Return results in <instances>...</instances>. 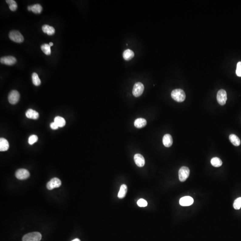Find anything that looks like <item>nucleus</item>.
Returning <instances> with one entry per match:
<instances>
[{
  "label": "nucleus",
  "mask_w": 241,
  "mask_h": 241,
  "mask_svg": "<svg viewBox=\"0 0 241 241\" xmlns=\"http://www.w3.org/2000/svg\"><path fill=\"white\" fill-rule=\"evenodd\" d=\"M127 187L125 184L122 185L120 186V190H119V192H118V198L120 199H122L124 198L126 196V194H127Z\"/></svg>",
  "instance_id": "nucleus-18"
},
{
  "label": "nucleus",
  "mask_w": 241,
  "mask_h": 241,
  "mask_svg": "<svg viewBox=\"0 0 241 241\" xmlns=\"http://www.w3.org/2000/svg\"><path fill=\"white\" fill-rule=\"evenodd\" d=\"M134 160L136 165L138 167H143L145 164L144 157L140 154H136L134 156Z\"/></svg>",
  "instance_id": "nucleus-12"
},
{
  "label": "nucleus",
  "mask_w": 241,
  "mask_h": 241,
  "mask_svg": "<svg viewBox=\"0 0 241 241\" xmlns=\"http://www.w3.org/2000/svg\"><path fill=\"white\" fill-rule=\"evenodd\" d=\"M41 50L47 56L51 55V46L48 44H44L41 46Z\"/></svg>",
  "instance_id": "nucleus-25"
},
{
  "label": "nucleus",
  "mask_w": 241,
  "mask_h": 241,
  "mask_svg": "<svg viewBox=\"0 0 241 241\" xmlns=\"http://www.w3.org/2000/svg\"><path fill=\"white\" fill-rule=\"evenodd\" d=\"M49 45L50 46H53V42H50V43H49Z\"/></svg>",
  "instance_id": "nucleus-33"
},
{
  "label": "nucleus",
  "mask_w": 241,
  "mask_h": 241,
  "mask_svg": "<svg viewBox=\"0 0 241 241\" xmlns=\"http://www.w3.org/2000/svg\"><path fill=\"white\" fill-rule=\"evenodd\" d=\"M234 208L236 210H239L241 208V197H239L234 201Z\"/></svg>",
  "instance_id": "nucleus-27"
},
{
  "label": "nucleus",
  "mask_w": 241,
  "mask_h": 241,
  "mask_svg": "<svg viewBox=\"0 0 241 241\" xmlns=\"http://www.w3.org/2000/svg\"><path fill=\"white\" fill-rule=\"evenodd\" d=\"M72 241H80V240L78 239H75L73 240Z\"/></svg>",
  "instance_id": "nucleus-32"
},
{
  "label": "nucleus",
  "mask_w": 241,
  "mask_h": 241,
  "mask_svg": "<svg viewBox=\"0 0 241 241\" xmlns=\"http://www.w3.org/2000/svg\"><path fill=\"white\" fill-rule=\"evenodd\" d=\"M20 99V94L16 90H12L8 96V100L10 104L15 105L19 102Z\"/></svg>",
  "instance_id": "nucleus-7"
},
{
  "label": "nucleus",
  "mask_w": 241,
  "mask_h": 241,
  "mask_svg": "<svg viewBox=\"0 0 241 241\" xmlns=\"http://www.w3.org/2000/svg\"><path fill=\"white\" fill-rule=\"evenodd\" d=\"M144 86L142 83L137 82L134 84L133 89V94L135 97H138L143 94Z\"/></svg>",
  "instance_id": "nucleus-6"
},
{
  "label": "nucleus",
  "mask_w": 241,
  "mask_h": 241,
  "mask_svg": "<svg viewBox=\"0 0 241 241\" xmlns=\"http://www.w3.org/2000/svg\"><path fill=\"white\" fill-rule=\"evenodd\" d=\"M189 169L188 167L183 166L179 170V178L181 182H185L189 175Z\"/></svg>",
  "instance_id": "nucleus-4"
},
{
  "label": "nucleus",
  "mask_w": 241,
  "mask_h": 241,
  "mask_svg": "<svg viewBox=\"0 0 241 241\" xmlns=\"http://www.w3.org/2000/svg\"><path fill=\"white\" fill-rule=\"evenodd\" d=\"M42 30L44 33H46L48 36H52L55 33V29L53 26L48 25H44L42 26Z\"/></svg>",
  "instance_id": "nucleus-17"
},
{
  "label": "nucleus",
  "mask_w": 241,
  "mask_h": 241,
  "mask_svg": "<svg viewBox=\"0 0 241 241\" xmlns=\"http://www.w3.org/2000/svg\"><path fill=\"white\" fill-rule=\"evenodd\" d=\"M194 200L192 197L185 196L182 197L180 200V204L182 206H188L193 203Z\"/></svg>",
  "instance_id": "nucleus-11"
},
{
  "label": "nucleus",
  "mask_w": 241,
  "mask_h": 241,
  "mask_svg": "<svg viewBox=\"0 0 241 241\" xmlns=\"http://www.w3.org/2000/svg\"><path fill=\"white\" fill-rule=\"evenodd\" d=\"M0 62L2 64L11 66V65H14L17 62V59L15 57L12 56H5L1 58Z\"/></svg>",
  "instance_id": "nucleus-10"
},
{
  "label": "nucleus",
  "mask_w": 241,
  "mask_h": 241,
  "mask_svg": "<svg viewBox=\"0 0 241 241\" xmlns=\"http://www.w3.org/2000/svg\"><path fill=\"white\" fill-rule=\"evenodd\" d=\"M171 96L172 99L178 102H182L185 100L186 95L184 90L181 89H175L172 91Z\"/></svg>",
  "instance_id": "nucleus-1"
},
{
  "label": "nucleus",
  "mask_w": 241,
  "mask_h": 241,
  "mask_svg": "<svg viewBox=\"0 0 241 241\" xmlns=\"http://www.w3.org/2000/svg\"><path fill=\"white\" fill-rule=\"evenodd\" d=\"M54 122H56L59 127H63L66 124L65 119L60 116L56 117L54 119Z\"/></svg>",
  "instance_id": "nucleus-21"
},
{
  "label": "nucleus",
  "mask_w": 241,
  "mask_h": 241,
  "mask_svg": "<svg viewBox=\"0 0 241 241\" xmlns=\"http://www.w3.org/2000/svg\"><path fill=\"white\" fill-rule=\"evenodd\" d=\"M236 75L239 77H241V62H239L237 63V68L236 70Z\"/></svg>",
  "instance_id": "nucleus-30"
},
{
  "label": "nucleus",
  "mask_w": 241,
  "mask_h": 241,
  "mask_svg": "<svg viewBox=\"0 0 241 241\" xmlns=\"http://www.w3.org/2000/svg\"><path fill=\"white\" fill-rule=\"evenodd\" d=\"M137 205L140 207H145L148 205V202L143 199H140L137 201Z\"/></svg>",
  "instance_id": "nucleus-29"
},
{
  "label": "nucleus",
  "mask_w": 241,
  "mask_h": 241,
  "mask_svg": "<svg viewBox=\"0 0 241 241\" xmlns=\"http://www.w3.org/2000/svg\"><path fill=\"white\" fill-rule=\"evenodd\" d=\"M6 3L8 5L9 9L12 11H16L18 5L17 3L14 0H6Z\"/></svg>",
  "instance_id": "nucleus-24"
},
{
  "label": "nucleus",
  "mask_w": 241,
  "mask_h": 241,
  "mask_svg": "<svg viewBox=\"0 0 241 241\" xmlns=\"http://www.w3.org/2000/svg\"><path fill=\"white\" fill-rule=\"evenodd\" d=\"M28 8V10H29V11H31V9H30V6H28V8Z\"/></svg>",
  "instance_id": "nucleus-34"
},
{
  "label": "nucleus",
  "mask_w": 241,
  "mask_h": 241,
  "mask_svg": "<svg viewBox=\"0 0 241 241\" xmlns=\"http://www.w3.org/2000/svg\"><path fill=\"white\" fill-rule=\"evenodd\" d=\"M25 115L27 118L35 119V120L37 119L39 117V114L37 112L32 110V109H29L26 111Z\"/></svg>",
  "instance_id": "nucleus-14"
},
{
  "label": "nucleus",
  "mask_w": 241,
  "mask_h": 241,
  "mask_svg": "<svg viewBox=\"0 0 241 241\" xmlns=\"http://www.w3.org/2000/svg\"><path fill=\"white\" fill-rule=\"evenodd\" d=\"M30 175V172L25 169H20L17 170L15 173L16 178L20 180H25L29 177Z\"/></svg>",
  "instance_id": "nucleus-8"
},
{
  "label": "nucleus",
  "mask_w": 241,
  "mask_h": 241,
  "mask_svg": "<svg viewBox=\"0 0 241 241\" xmlns=\"http://www.w3.org/2000/svg\"><path fill=\"white\" fill-rule=\"evenodd\" d=\"M211 164L213 167L218 168L222 165V162L220 158L218 157H214L211 159Z\"/></svg>",
  "instance_id": "nucleus-23"
},
{
  "label": "nucleus",
  "mask_w": 241,
  "mask_h": 241,
  "mask_svg": "<svg viewBox=\"0 0 241 241\" xmlns=\"http://www.w3.org/2000/svg\"><path fill=\"white\" fill-rule=\"evenodd\" d=\"M9 148V143L5 138H0V151H7Z\"/></svg>",
  "instance_id": "nucleus-15"
},
{
  "label": "nucleus",
  "mask_w": 241,
  "mask_h": 241,
  "mask_svg": "<svg viewBox=\"0 0 241 241\" xmlns=\"http://www.w3.org/2000/svg\"><path fill=\"white\" fill-rule=\"evenodd\" d=\"M217 99L218 102L221 106L225 105L227 100L226 91L224 90H220L217 93Z\"/></svg>",
  "instance_id": "nucleus-5"
},
{
  "label": "nucleus",
  "mask_w": 241,
  "mask_h": 241,
  "mask_svg": "<svg viewBox=\"0 0 241 241\" xmlns=\"http://www.w3.org/2000/svg\"><path fill=\"white\" fill-rule=\"evenodd\" d=\"M61 185V181L57 178L51 179L46 184V188L48 190H53L59 187Z\"/></svg>",
  "instance_id": "nucleus-9"
},
{
  "label": "nucleus",
  "mask_w": 241,
  "mask_h": 241,
  "mask_svg": "<svg viewBox=\"0 0 241 241\" xmlns=\"http://www.w3.org/2000/svg\"><path fill=\"white\" fill-rule=\"evenodd\" d=\"M147 125V120L143 118H138L136 119L134 122V125L137 128L144 127Z\"/></svg>",
  "instance_id": "nucleus-16"
},
{
  "label": "nucleus",
  "mask_w": 241,
  "mask_h": 241,
  "mask_svg": "<svg viewBox=\"0 0 241 241\" xmlns=\"http://www.w3.org/2000/svg\"><path fill=\"white\" fill-rule=\"evenodd\" d=\"M30 6L31 11L35 14H40L42 10V8L40 4H36Z\"/></svg>",
  "instance_id": "nucleus-22"
},
{
  "label": "nucleus",
  "mask_w": 241,
  "mask_h": 241,
  "mask_svg": "<svg viewBox=\"0 0 241 241\" xmlns=\"http://www.w3.org/2000/svg\"><path fill=\"white\" fill-rule=\"evenodd\" d=\"M50 127H51V128H52V129H53V130H56V129H57L59 127V126H58L56 122H54V121L51 123V125H50Z\"/></svg>",
  "instance_id": "nucleus-31"
},
{
  "label": "nucleus",
  "mask_w": 241,
  "mask_h": 241,
  "mask_svg": "<svg viewBox=\"0 0 241 241\" xmlns=\"http://www.w3.org/2000/svg\"><path fill=\"white\" fill-rule=\"evenodd\" d=\"M163 143L165 147L169 148L172 145L173 139L172 137L169 134H166L163 138Z\"/></svg>",
  "instance_id": "nucleus-13"
},
{
  "label": "nucleus",
  "mask_w": 241,
  "mask_h": 241,
  "mask_svg": "<svg viewBox=\"0 0 241 241\" xmlns=\"http://www.w3.org/2000/svg\"><path fill=\"white\" fill-rule=\"evenodd\" d=\"M229 139L231 143L236 147L239 146L241 144V141L237 135L231 134L229 135Z\"/></svg>",
  "instance_id": "nucleus-19"
},
{
  "label": "nucleus",
  "mask_w": 241,
  "mask_h": 241,
  "mask_svg": "<svg viewBox=\"0 0 241 241\" xmlns=\"http://www.w3.org/2000/svg\"><path fill=\"white\" fill-rule=\"evenodd\" d=\"M8 36L11 40L17 43H21L24 41V37L17 30H12L10 31Z\"/></svg>",
  "instance_id": "nucleus-3"
},
{
  "label": "nucleus",
  "mask_w": 241,
  "mask_h": 241,
  "mask_svg": "<svg viewBox=\"0 0 241 241\" xmlns=\"http://www.w3.org/2000/svg\"><path fill=\"white\" fill-rule=\"evenodd\" d=\"M32 82L36 86H39L41 84V80L36 73H33L32 76Z\"/></svg>",
  "instance_id": "nucleus-26"
},
{
  "label": "nucleus",
  "mask_w": 241,
  "mask_h": 241,
  "mask_svg": "<svg viewBox=\"0 0 241 241\" xmlns=\"http://www.w3.org/2000/svg\"><path fill=\"white\" fill-rule=\"evenodd\" d=\"M38 140L37 136L36 135H32L30 136L28 139V143L30 145H33L34 143H36Z\"/></svg>",
  "instance_id": "nucleus-28"
},
{
  "label": "nucleus",
  "mask_w": 241,
  "mask_h": 241,
  "mask_svg": "<svg viewBox=\"0 0 241 241\" xmlns=\"http://www.w3.org/2000/svg\"><path fill=\"white\" fill-rule=\"evenodd\" d=\"M134 54L132 50L127 49L123 53V58L126 60H131L134 56Z\"/></svg>",
  "instance_id": "nucleus-20"
},
{
  "label": "nucleus",
  "mask_w": 241,
  "mask_h": 241,
  "mask_svg": "<svg viewBox=\"0 0 241 241\" xmlns=\"http://www.w3.org/2000/svg\"><path fill=\"white\" fill-rule=\"evenodd\" d=\"M42 235L39 232H35L25 235L22 238V241H40Z\"/></svg>",
  "instance_id": "nucleus-2"
}]
</instances>
